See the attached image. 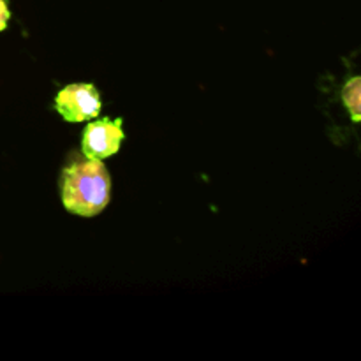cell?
<instances>
[{
    "mask_svg": "<svg viewBox=\"0 0 361 361\" xmlns=\"http://www.w3.org/2000/svg\"><path fill=\"white\" fill-rule=\"evenodd\" d=\"M60 196L67 212L80 217H95L111 200L108 169L97 159H74L62 169Z\"/></svg>",
    "mask_w": 361,
    "mask_h": 361,
    "instance_id": "6da1fadb",
    "label": "cell"
},
{
    "mask_svg": "<svg viewBox=\"0 0 361 361\" xmlns=\"http://www.w3.org/2000/svg\"><path fill=\"white\" fill-rule=\"evenodd\" d=\"M55 106L66 122H87L101 113V97L94 85L73 83L59 92Z\"/></svg>",
    "mask_w": 361,
    "mask_h": 361,
    "instance_id": "7a4b0ae2",
    "label": "cell"
},
{
    "mask_svg": "<svg viewBox=\"0 0 361 361\" xmlns=\"http://www.w3.org/2000/svg\"><path fill=\"white\" fill-rule=\"evenodd\" d=\"M122 126V118H101L88 123L81 141V152L85 157L102 161L115 155L126 137Z\"/></svg>",
    "mask_w": 361,
    "mask_h": 361,
    "instance_id": "3957f363",
    "label": "cell"
},
{
    "mask_svg": "<svg viewBox=\"0 0 361 361\" xmlns=\"http://www.w3.org/2000/svg\"><path fill=\"white\" fill-rule=\"evenodd\" d=\"M342 102L348 108L353 122H361V78L353 76L342 88Z\"/></svg>",
    "mask_w": 361,
    "mask_h": 361,
    "instance_id": "277c9868",
    "label": "cell"
},
{
    "mask_svg": "<svg viewBox=\"0 0 361 361\" xmlns=\"http://www.w3.org/2000/svg\"><path fill=\"white\" fill-rule=\"evenodd\" d=\"M11 20V11L6 0H0V32L6 30Z\"/></svg>",
    "mask_w": 361,
    "mask_h": 361,
    "instance_id": "5b68a950",
    "label": "cell"
}]
</instances>
